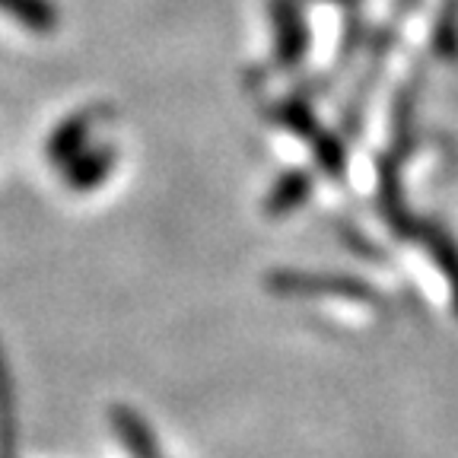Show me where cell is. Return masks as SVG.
<instances>
[{"mask_svg":"<svg viewBox=\"0 0 458 458\" xmlns=\"http://www.w3.org/2000/svg\"><path fill=\"white\" fill-rule=\"evenodd\" d=\"M112 420H114V429H118V437L124 439V445H128L137 458H159V449H157V443H153V433L143 427V420L134 414V411L118 408L112 414Z\"/></svg>","mask_w":458,"mask_h":458,"instance_id":"6da1fadb","label":"cell"},{"mask_svg":"<svg viewBox=\"0 0 458 458\" xmlns=\"http://www.w3.org/2000/svg\"><path fill=\"white\" fill-rule=\"evenodd\" d=\"M0 10H7L10 16L29 22L32 29H51L48 22H55V10L45 0H0Z\"/></svg>","mask_w":458,"mask_h":458,"instance_id":"7a4b0ae2","label":"cell"},{"mask_svg":"<svg viewBox=\"0 0 458 458\" xmlns=\"http://www.w3.org/2000/svg\"><path fill=\"white\" fill-rule=\"evenodd\" d=\"M13 401H10L7 372L0 363V458H13Z\"/></svg>","mask_w":458,"mask_h":458,"instance_id":"3957f363","label":"cell"}]
</instances>
